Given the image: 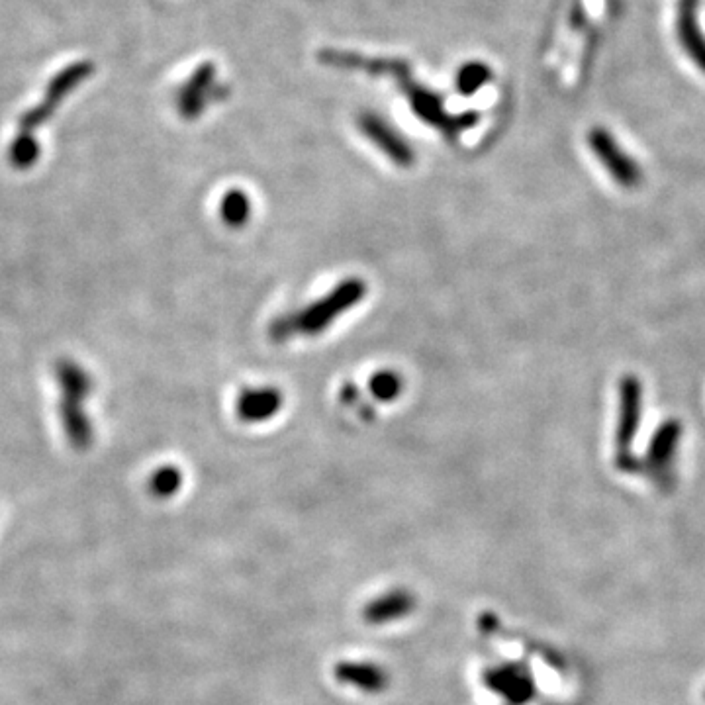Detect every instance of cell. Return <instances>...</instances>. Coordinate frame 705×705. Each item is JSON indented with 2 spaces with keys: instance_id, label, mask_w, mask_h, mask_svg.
<instances>
[{
  "instance_id": "1",
  "label": "cell",
  "mask_w": 705,
  "mask_h": 705,
  "mask_svg": "<svg viewBox=\"0 0 705 705\" xmlns=\"http://www.w3.org/2000/svg\"><path fill=\"white\" fill-rule=\"evenodd\" d=\"M367 294V284L361 279H345L320 300L306 308L281 316L271 324V337L275 341H286L292 337L320 335L345 312L355 308Z\"/></svg>"
},
{
  "instance_id": "2",
  "label": "cell",
  "mask_w": 705,
  "mask_h": 705,
  "mask_svg": "<svg viewBox=\"0 0 705 705\" xmlns=\"http://www.w3.org/2000/svg\"><path fill=\"white\" fill-rule=\"evenodd\" d=\"M645 386L633 373L621 376L617 400V425H615V467L621 472L635 474L639 459L633 455V443L643 418Z\"/></svg>"
},
{
  "instance_id": "3",
  "label": "cell",
  "mask_w": 705,
  "mask_h": 705,
  "mask_svg": "<svg viewBox=\"0 0 705 705\" xmlns=\"http://www.w3.org/2000/svg\"><path fill=\"white\" fill-rule=\"evenodd\" d=\"M682 437H684V425L680 420L670 418L660 423L649 439L645 459L639 461L637 472L647 474L655 480H662L666 474H670Z\"/></svg>"
},
{
  "instance_id": "4",
  "label": "cell",
  "mask_w": 705,
  "mask_h": 705,
  "mask_svg": "<svg viewBox=\"0 0 705 705\" xmlns=\"http://www.w3.org/2000/svg\"><path fill=\"white\" fill-rule=\"evenodd\" d=\"M590 147L600 159V163L606 167L611 179L625 190L637 188L643 181V171L641 167L627 155L623 153L610 134L602 130H594L590 134Z\"/></svg>"
},
{
  "instance_id": "5",
  "label": "cell",
  "mask_w": 705,
  "mask_h": 705,
  "mask_svg": "<svg viewBox=\"0 0 705 705\" xmlns=\"http://www.w3.org/2000/svg\"><path fill=\"white\" fill-rule=\"evenodd\" d=\"M359 128L390 161H394L400 167L414 165L416 153H414L412 145L404 140L388 122H384L380 116L365 112L359 118Z\"/></svg>"
},
{
  "instance_id": "6",
  "label": "cell",
  "mask_w": 705,
  "mask_h": 705,
  "mask_svg": "<svg viewBox=\"0 0 705 705\" xmlns=\"http://www.w3.org/2000/svg\"><path fill=\"white\" fill-rule=\"evenodd\" d=\"M282 402L284 398L277 388H247L237 400V416L243 422H265L279 414Z\"/></svg>"
},
{
  "instance_id": "7",
  "label": "cell",
  "mask_w": 705,
  "mask_h": 705,
  "mask_svg": "<svg viewBox=\"0 0 705 705\" xmlns=\"http://www.w3.org/2000/svg\"><path fill=\"white\" fill-rule=\"evenodd\" d=\"M251 214V202L241 190H232L222 200V218L230 228H241L247 224Z\"/></svg>"
},
{
  "instance_id": "8",
  "label": "cell",
  "mask_w": 705,
  "mask_h": 705,
  "mask_svg": "<svg viewBox=\"0 0 705 705\" xmlns=\"http://www.w3.org/2000/svg\"><path fill=\"white\" fill-rule=\"evenodd\" d=\"M212 83V69L210 67H202L198 71V75L194 77V81L188 85L181 98V108L187 116H194L198 112V108L202 106V100L206 102V91Z\"/></svg>"
},
{
  "instance_id": "9",
  "label": "cell",
  "mask_w": 705,
  "mask_h": 705,
  "mask_svg": "<svg viewBox=\"0 0 705 705\" xmlns=\"http://www.w3.org/2000/svg\"><path fill=\"white\" fill-rule=\"evenodd\" d=\"M371 394L380 402H392L402 394L404 380L396 371H378L369 382Z\"/></svg>"
},
{
  "instance_id": "10",
  "label": "cell",
  "mask_w": 705,
  "mask_h": 705,
  "mask_svg": "<svg viewBox=\"0 0 705 705\" xmlns=\"http://www.w3.org/2000/svg\"><path fill=\"white\" fill-rule=\"evenodd\" d=\"M488 77H490L488 67L480 65V63H470L461 69L459 79H457V87L463 94H472L488 81Z\"/></svg>"
},
{
  "instance_id": "11",
  "label": "cell",
  "mask_w": 705,
  "mask_h": 705,
  "mask_svg": "<svg viewBox=\"0 0 705 705\" xmlns=\"http://www.w3.org/2000/svg\"><path fill=\"white\" fill-rule=\"evenodd\" d=\"M179 482H181V476H179L177 469L161 470L155 476V488H157V492H163V494H169V492L177 490Z\"/></svg>"
},
{
  "instance_id": "12",
  "label": "cell",
  "mask_w": 705,
  "mask_h": 705,
  "mask_svg": "<svg viewBox=\"0 0 705 705\" xmlns=\"http://www.w3.org/2000/svg\"><path fill=\"white\" fill-rule=\"evenodd\" d=\"M357 396H359V392H357V388H355L353 384H345V386H343L341 398H343L347 404H351L353 400H357Z\"/></svg>"
}]
</instances>
